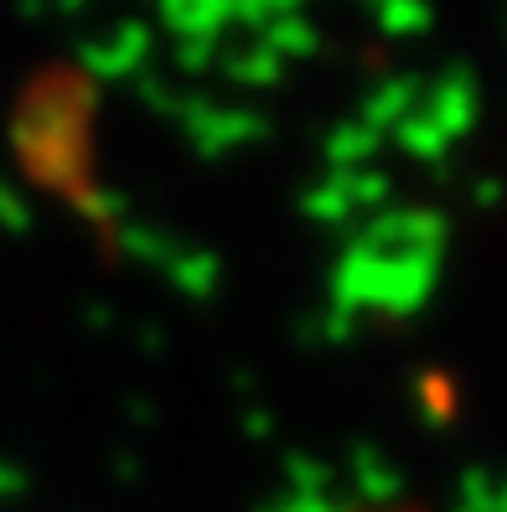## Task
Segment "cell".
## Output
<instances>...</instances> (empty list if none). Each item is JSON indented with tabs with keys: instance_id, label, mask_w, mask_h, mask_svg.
Segmentation results:
<instances>
[{
	"instance_id": "1",
	"label": "cell",
	"mask_w": 507,
	"mask_h": 512,
	"mask_svg": "<svg viewBox=\"0 0 507 512\" xmlns=\"http://www.w3.org/2000/svg\"><path fill=\"white\" fill-rule=\"evenodd\" d=\"M301 512H440V507L420 492H404V487H368V492H347V497L316 502Z\"/></svg>"
},
{
	"instance_id": "2",
	"label": "cell",
	"mask_w": 507,
	"mask_h": 512,
	"mask_svg": "<svg viewBox=\"0 0 507 512\" xmlns=\"http://www.w3.org/2000/svg\"><path fill=\"white\" fill-rule=\"evenodd\" d=\"M166 16L176 26H218V16L228 11V0H161Z\"/></svg>"
},
{
	"instance_id": "4",
	"label": "cell",
	"mask_w": 507,
	"mask_h": 512,
	"mask_svg": "<svg viewBox=\"0 0 507 512\" xmlns=\"http://www.w3.org/2000/svg\"><path fill=\"white\" fill-rule=\"evenodd\" d=\"M275 37H280V42H290V47H306V42H311V37H306V26H295V21H285Z\"/></svg>"
},
{
	"instance_id": "6",
	"label": "cell",
	"mask_w": 507,
	"mask_h": 512,
	"mask_svg": "<svg viewBox=\"0 0 507 512\" xmlns=\"http://www.w3.org/2000/svg\"><path fill=\"white\" fill-rule=\"evenodd\" d=\"M63 6H78V0H63Z\"/></svg>"
},
{
	"instance_id": "5",
	"label": "cell",
	"mask_w": 507,
	"mask_h": 512,
	"mask_svg": "<svg viewBox=\"0 0 507 512\" xmlns=\"http://www.w3.org/2000/svg\"><path fill=\"white\" fill-rule=\"evenodd\" d=\"M238 11H270V6H295V0H228Z\"/></svg>"
},
{
	"instance_id": "3",
	"label": "cell",
	"mask_w": 507,
	"mask_h": 512,
	"mask_svg": "<svg viewBox=\"0 0 507 512\" xmlns=\"http://www.w3.org/2000/svg\"><path fill=\"white\" fill-rule=\"evenodd\" d=\"M383 21H389L394 32H414V26H425V6L420 0H389V6H383Z\"/></svg>"
}]
</instances>
